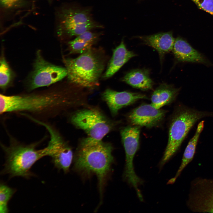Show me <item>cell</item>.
<instances>
[{"mask_svg": "<svg viewBox=\"0 0 213 213\" xmlns=\"http://www.w3.org/2000/svg\"><path fill=\"white\" fill-rule=\"evenodd\" d=\"M69 100L60 91L52 90L38 93L0 94V113L27 114L42 121L57 117L69 104Z\"/></svg>", "mask_w": 213, "mask_h": 213, "instance_id": "1", "label": "cell"}, {"mask_svg": "<svg viewBox=\"0 0 213 213\" xmlns=\"http://www.w3.org/2000/svg\"><path fill=\"white\" fill-rule=\"evenodd\" d=\"M112 145L89 137L81 141L75 156L74 167L86 174L94 173L98 178L100 193L114 158Z\"/></svg>", "mask_w": 213, "mask_h": 213, "instance_id": "2", "label": "cell"}, {"mask_svg": "<svg viewBox=\"0 0 213 213\" xmlns=\"http://www.w3.org/2000/svg\"><path fill=\"white\" fill-rule=\"evenodd\" d=\"M9 143L6 145L1 143V147L5 154L6 161L2 174H8L10 178L21 177L28 178L33 175L31 172L32 166L43 157L49 156L46 146L38 150V145L43 140L30 144H24L7 132Z\"/></svg>", "mask_w": 213, "mask_h": 213, "instance_id": "3", "label": "cell"}, {"mask_svg": "<svg viewBox=\"0 0 213 213\" xmlns=\"http://www.w3.org/2000/svg\"><path fill=\"white\" fill-rule=\"evenodd\" d=\"M64 62L70 81L87 88L98 85L104 64L101 55L95 50L91 47L76 58H66Z\"/></svg>", "mask_w": 213, "mask_h": 213, "instance_id": "4", "label": "cell"}, {"mask_svg": "<svg viewBox=\"0 0 213 213\" xmlns=\"http://www.w3.org/2000/svg\"><path fill=\"white\" fill-rule=\"evenodd\" d=\"M213 117V112L200 111L184 105L177 109L169 131L168 143L159 166L161 169L175 154L192 128L199 120Z\"/></svg>", "mask_w": 213, "mask_h": 213, "instance_id": "5", "label": "cell"}, {"mask_svg": "<svg viewBox=\"0 0 213 213\" xmlns=\"http://www.w3.org/2000/svg\"><path fill=\"white\" fill-rule=\"evenodd\" d=\"M71 122L84 130L89 137L102 140L112 128L109 120L99 110L87 109L78 111L70 118Z\"/></svg>", "mask_w": 213, "mask_h": 213, "instance_id": "6", "label": "cell"}, {"mask_svg": "<svg viewBox=\"0 0 213 213\" xmlns=\"http://www.w3.org/2000/svg\"><path fill=\"white\" fill-rule=\"evenodd\" d=\"M186 204L192 212L213 213V178L197 177L192 180Z\"/></svg>", "mask_w": 213, "mask_h": 213, "instance_id": "7", "label": "cell"}, {"mask_svg": "<svg viewBox=\"0 0 213 213\" xmlns=\"http://www.w3.org/2000/svg\"><path fill=\"white\" fill-rule=\"evenodd\" d=\"M65 68L52 64L46 61L40 51L36 53L33 70L29 80V90L48 86L67 76Z\"/></svg>", "mask_w": 213, "mask_h": 213, "instance_id": "8", "label": "cell"}, {"mask_svg": "<svg viewBox=\"0 0 213 213\" xmlns=\"http://www.w3.org/2000/svg\"><path fill=\"white\" fill-rule=\"evenodd\" d=\"M140 127L128 126L123 128L120 132L123 144L125 154V165L124 178L130 185L137 187L142 180L136 174L133 161L139 146Z\"/></svg>", "mask_w": 213, "mask_h": 213, "instance_id": "9", "label": "cell"}, {"mask_svg": "<svg viewBox=\"0 0 213 213\" xmlns=\"http://www.w3.org/2000/svg\"><path fill=\"white\" fill-rule=\"evenodd\" d=\"M165 111L155 108L151 104H143L131 111L128 119L133 125L151 128L156 125L163 119Z\"/></svg>", "mask_w": 213, "mask_h": 213, "instance_id": "10", "label": "cell"}, {"mask_svg": "<svg viewBox=\"0 0 213 213\" xmlns=\"http://www.w3.org/2000/svg\"><path fill=\"white\" fill-rule=\"evenodd\" d=\"M102 97L113 116L116 115L119 110L122 107L139 100L147 99L145 95L141 93L126 91L118 92L109 88L103 93Z\"/></svg>", "mask_w": 213, "mask_h": 213, "instance_id": "11", "label": "cell"}, {"mask_svg": "<svg viewBox=\"0 0 213 213\" xmlns=\"http://www.w3.org/2000/svg\"><path fill=\"white\" fill-rule=\"evenodd\" d=\"M172 51L175 59L178 62L198 63L208 66L213 65L204 55L181 38L175 39Z\"/></svg>", "mask_w": 213, "mask_h": 213, "instance_id": "12", "label": "cell"}, {"mask_svg": "<svg viewBox=\"0 0 213 213\" xmlns=\"http://www.w3.org/2000/svg\"><path fill=\"white\" fill-rule=\"evenodd\" d=\"M138 38L145 44L156 49L161 59L165 54L172 51L175 40L171 32L140 36Z\"/></svg>", "mask_w": 213, "mask_h": 213, "instance_id": "13", "label": "cell"}, {"mask_svg": "<svg viewBox=\"0 0 213 213\" xmlns=\"http://www.w3.org/2000/svg\"><path fill=\"white\" fill-rule=\"evenodd\" d=\"M136 54L128 50L124 41L113 50V54L103 77L108 78L112 76L128 60Z\"/></svg>", "mask_w": 213, "mask_h": 213, "instance_id": "14", "label": "cell"}, {"mask_svg": "<svg viewBox=\"0 0 213 213\" xmlns=\"http://www.w3.org/2000/svg\"><path fill=\"white\" fill-rule=\"evenodd\" d=\"M90 12L88 9L71 8L64 9L60 14L58 28L93 20Z\"/></svg>", "mask_w": 213, "mask_h": 213, "instance_id": "15", "label": "cell"}, {"mask_svg": "<svg viewBox=\"0 0 213 213\" xmlns=\"http://www.w3.org/2000/svg\"><path fill=\"white\" fill-rule=\"evenodd\" d=\"M180 91V88H176L173 85L162 84L152 93L151 104L155 108L160 109L173 102Z\"/></svg>", "mask_w": 213, "mask_h": 213, "instance_id": "16", "label": "cell"}, {"mask_svg": "<svg viewBox=\"0 0 213 213\" xmlns=\"http://www.w3.org/2000/svg\"><path fill=\"white\" fill-rule=\"evenodd\" d=\"M149 74L147 70L134 69L126 74L122 80L133 88L147 90L152 89L153 85Z\"/></svg>", "mask_w": 213, "mask_h": 213, "instance_id": "17", "label": "cell"}, {"mask_svg": "<svg viewBox=\"0 0 213 213\" xmlns=\"http://www.w3.org/2000/svg\"><path fill=\"white\" fill-rule=\"evenodd\" d=\"M204 126V121H201L198 124L195 133L189 141L184 151L181 164L175 176L169 180L168 184H172L188 164L192 160L195 154L196 146L201 132Z\"/></svg>", "mask_w": 213, "mask_h": 213, "instance_id": "18", "label": "cell"}, {"mask_svg": "<svg viewBox=\"0 0 213 213\" xmlns=\"http://www.w3.org/2000/svg\"><path fill=\"white\" fill-rule=\"evenodd\" d=\"M54 166L65 173L69 170L73 155L72 150L66 142L51 156Z\"/></svg>", "mask_w": 213, "mask_h": 213, "instance_id": "19", "label": "cell"}, {"mask_svg": "<svg viewBox=\"0 0 213 213\" xmlns=\"http://www.w3.org/2000/svg\"><path fill=\"white\" fill-rule=\"evenodd\" d=\"M102 27L101 25L93 20L88 22L74 24L59 28L58 30L60 33H64L71 36H78L91 29Z\"/></svg>", "mask_w": 213, "mask_h": 213, "instance_id": "20", "label": "cell"}, {"mask_svg": "<svg viewBox=\"0 0 213 213\" xmlns=\"http://www.w3.org/2000/svg\"><path fill=\"white\" fill-rule=\"evenodd\" d=\"M12 73L11 68L3 57L0 61V86L5 91L12 80Z\"/></svg>", "mask_w": 213, "mask_h": 213, "instance_id": "21", "label": "cell"}, {"mask_svg": "<svg viewBox=\"0 0 213 213\" xmlns=\"http://www.w3.org/2000/svg\"><path fill=\"white\" fill-rule=\"evenodd\" d=\"M16 191L14 189L7 185L1 183L0 186V213H6L9 212L8 202Z\"/></svg>", "mask_w": 213, "mask_h": 213, "instance_id": "22", "label": "cell"}, {"mask_svg": "<svg viewBox=\"0 0 213 213\" xmlns=\"http://www.w3.org/2000/svg\"><path fill=\"white\" fill-rule=\"evenodd\" d=\"M71 53L82 54L91 48L93 44L74 39L68 42Z\"/></svg>", "mask_w": 213, "mask_h": 213, "instance_id": "23", "label": "cell"}, {"mask_svg": "<svg viewBox=\"0 0 213 213\" xmlns=\"http://www.w3.org/2000/svg\"><path fill=\"white\" fill-rule=\"evenodd\" d=\"M199 8L213 16V0H191Z\"/></svg>", "mask_w": 213, "mask_h": 213, "instance_id": "24", "label": "cell"}, {"mask_svg": "<svg viewBox=\"0 0 213 213\" xmlns=\"http://www.w3.org/2000/svg\"><path fill=\"white\" fill-rule=\"evenodd\" d=\"M99 36L98 33L88 31L78 36L75 39L93 44L97 40Z\"/></svg>", "mask_w": 213, "mask_h": 213, "instance_id": "25", "label": "cell"}, {"mask_svg": "<svg viewBox=\"0 0 213 213\" xmlns=\"http://www.w3.org/2000/svg\"><path fill=\"white\" fill-rule=\"evenodd\" d=\"M20 1L21 0H0L2 6L7 8H11L17 6Z\"/></svg>", "mask_w": 213, "mask_h": 213, "instance_id": "26", "label": "cell"}]
</instances>
